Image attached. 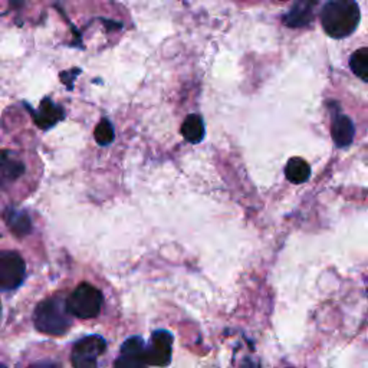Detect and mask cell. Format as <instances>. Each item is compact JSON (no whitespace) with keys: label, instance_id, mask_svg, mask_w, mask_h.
<instances>
[{"label":"cell","instance_id":"6da1fadb","mask_svg":"<svg viewBox=\"0 0 368 368\" xmlns=\"http://www.w3.org/2000/svg\"><path fill=\"white\" fill-rule=\"evenodd\" d=\"M360 16L356 0H328L321 10V25L328 36L343 39L356 32Z\"/></svg>","mask_w":368,"mask_h":368},{"label":"cell","instance_id":"7a4b0ae2","mask_svg":"<svg viewBox=\"0 0 368 368\" xmlns=\"http://www.w3.org/2000/svg\"><path fill=\"white\" fill-rule=\"evenodd\" d=\"M67 310V299L59 297L48 298L36 306L34 322L38 331L46 335H64L72 324Z\"/></svg>","mask_w":368,"mask_h":368},{"label":"cell","instance_id":"3957f363","mask_svg":"<svg viewBox=\"0 0 368 368\" xmlns=\"http://www.w3.org/2000/svg\"><path fill=\"white\" fill-rule=\"evenodd\" d=\"M102 308L101 290L91 284H81L67 298V310L72 317L80 319L95 318Z\"/></svg>","mask_w":368,"mask_h":368},{"label":"cell","instance_id":"277c9868","mask_svg":"<svg viewBox=\"0 0 368 368\" xmlns=\"http://www.w3.org/2000/svg\"><path fill=\"white\" fill-rule=\"evenodd\" d=\"M26 278L23 257L13 251H0V292L14 290Z\"/></svg>","mask_w":368,"mask_h":368},{"label":"cell","instance_id":"5b68a950","mask_svg":"<svg viewBox=\"0 0 368 368\" xmlns=\"http://www.w3.org/2000/svg\"><path fill=\"white\" fill-rule=\"evenodd\" d=\"M106 349V341L101 335H88L76 341L72 348L73 368H98V357Z\"/></svg>","mask_w":368,"mask_h":368},{"label":"cell","instance_id":"8992f818","mask_svg":"<svg viewBox=\"0 0 368 368\" xmlns=\"http://www.w3.org/2000/svg\"><path fill=\"white\" fill-rule=\"evenodd\" d=\"M172 352H173V335L159 330L151 335L150 343L146 345L144 357L148 365L154 367H165L172 361Z\"/></svg>","mask_w":368,"mask_h":368},{"label":"cell","instance_id":"52a82bcc","mask_svg":"<svg viewBox=\"0 0 368 368\" xmlns=\"http://www.w3.org/2000/svg\"><path fill=\"white\" fill-rule=\"evenodd\" d=\"M146 344L141 336H131L121 347V354L114 363V368H147L144 357Z\"/></svg>","mask_w":368,"mask_h":368},{"label":"cell","instance_id":"ba28073f","mask_svg":"<svg viewBox=\"0 0 368 368\" xmlns=\"http://www.w3.org/2000/svg\"><path fill=\"white\" fill-rule=\"evenodd\" d=\"M25 173V164L8 150H0V187L16 181Z\"/></svg>","mask_w":368,"mask_h":368},{"label":"cell","instance_id":"9c48e42d","mask_svg":"<svg viewBox=\"0 0 368 368\" xmlns=\"http://www.w3.org/2000/svg\"><path fill=\"white\" fill-rule=\"evenodd\" d=\"M331 135L336 147H348L356 137V127L354 122L351 121L349 117L344 114H336L332 118L331 124Z\"/></svg>","mask_w":368,"mask_h":368},{"label":"cell","instance_id":"30bf717a","mask_svg":"<svg viewBox=\"0 0 368 368\" xmlns=\"http://www.w3.org/2000/svg\"><path fill=\"white\" fill-rule=\"evenodd\" d=\"M318 0H301L288 12L284 23L289 27H303L314 19V9Z\"/></svg>","mask_w":368,"mask_h":368},{"label":"cell","instance_id":"8fae6325","mask_svg":"<svg viewBox=\"0 0 368 368\" xmlns=\"http://www.w3.org/2000/svg\"><path fill=\"white\" fill-rule=\"evenodd\" d=\"M62 117H64V113L62 110H60V106L54 104L49 98H45L41 102L38 113L34 114L36 126L42 130H48L54 127Z\"/></svg>","mask_w":368,"mask_h":368},{"label":"cell","instance_id":"7c38bea8","mask_svg":"<svg viewBox=\"0 0 368 368\" xmlns=\"http://www.w3.org/2000/svg\"><path fill=\"white\" fill-rule=\"evenodd\" d=\"M3 218L9 229L19 238L29 235L30 230H32V220H30L29 214L23 210L9 207L5 210Z\"/></svg>","mask_w":368,"mask_h":368},{"label":"cell","instance_id":"4fadbf2b","mask_svg":"<svg viewBox=\"0 0 368 368\" xmlns=\"http://www.w3.org/2000/svg\"><path fill=\"white\" fill-rule=\"evenodd\" d=\"M181 134L184 137V140H186L190 144L200 143L203 140V137H205L203 119L198 117L197 114L189 115L183 122Z\"/></svg>","mask_w":368,"mask_h":368},{"label":"cell","instance_id":"5bb4252c","mask_svg":"<svg viewBox=\"0 0 368 368\" xmlns=\"http://www.w3.org/2000/svg\"><path fill=\"white\" fill-rule=\"evenodd\" d=\"M285 176L290 183H294V184L305 183L311 176V167L303 159L294 157V159H290L285 165Z\"/></svg>","mask_w":368,"mask_h":368},{"label":"cell","instance_id":"9a60e30c","mask_svg":"<svg viewBox=\"0 0 368 368\" xmlns=\"http://www.w3.org/2000/svg\"><path fill=\"white\" fill-rule=\"evenodd\" d=\"M349 68L361 80L368 82V48H361L351 55Z\"/></svg>","mask_w":368,"mask_h":368},{"label":"cell","instance_id":"2e32d148","mask_svg":"<svg viewBox=\"0 0 368 368\" xmlns=\"http://www.w3.org/2000/svg\"><path fill=\"white\" fill-rule=\"evenodd\" d=\"M95 140L100 146H108L114 141V128L111 122L104 118L95 128Z\"/></svg>","mask_w":368,"mask_h":368},{"label":"cell","instance_id":"e0dca14e","mask_svg":"<svg viewBox=\"0 0 368 368\" xmlns=\"http://www.w3.org/2000/svg\"><path fill=\"white\" fill-rule=\"evenodd\" d=\"M27 368H60V365H59V363L52 361V360H42V361H38L32 365H29Z\"/></svg>","mask_w":368,"mask_h":368},{"label":"cell","instance_id":"ac0fdd59","mask_svg":"<svg viewBox=\"0 0 368 368\" xmlns=\"http://www.w3.org/2000/svg\"><path fill=\"white\" fill-rule=\"evenodd\" d=\"M240 368H259V365L251 358H244L242 365H240Z\"/></svg>","mask_w":368,"mask_h":368},{"label":"cell","instance_id":"d6986e66","mask_svg":"<svg viewBox=\"0 0 368 368\" xmlns=\"http://www.w3.org/2000/svg\"><path fill=\"white\" fill-rule=\"evenodd\" d=\"M0 368H8L5 364H0Z\"/></svg>","mask_w":368,"mask_h":368},{"label":"cell","instance_id":"ffe728a7","mask_svg":"<svg viewBox=\"0 0 368 368\" xmlns=\"http://www.w3.org/2000/svg\"><path fill=\"white\" fill-rule=\"evenodd\" d=\"M0 311H2V308H0Z\"/></svg>","mask_w":368,"mask_h":368}]
</instances>
